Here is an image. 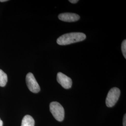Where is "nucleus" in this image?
<instances>
[{
  "mask_svg": "<svg viewBox=\"0 0 126 126\" xmlns=\"http://www.w3.org/2000/svg\"><path fill=\"white\" fill-rule=\"evenodd\" d=\"M126 114L124 116L123 121V126H126Z\"/></svg>",
  "mask_w": 126,
  "mask_h": 126,
  "instance_id": "obj_10",
  "label": "nucleus"
},
{
  "mask_svg": "<svg viewBox=\"0 0 126 126\" xmlns=\"http://www.w3.org/2000/svg\"><path fill=\"white\" fill-rule=\"evenodd\" d=\"M0 126H3V122L0 119Z\"/></svg>",
  "mask_w": 126,
  "mask_h": 126,
  "instance_id": "obj_12",
  "label": "nucleus"
},
{
  "mask_svg": "<svg viewBox=\"0 0 126 126\" xmlns=\"http://www.w3.org/2000/svg\"><path fill=\"white\" fill-rule=\"evenodd\" d=\"M8 0H0V2H5V1H7Z\"/></svg>",
  "mask_w": 126,
  "mask_h": 126,
  "instance_id": "obj_13",
  "label": "nucleus"
},
{
  "mask_svg": "<svg viewBox=\"0 0 126 126\" xmlns=\"http://www.w3.org/2000/svg\"><path fill=\"white\" fill-rule=\"evenodd\" d=\"M122 52L124 57L125 59H126V40H124L123 41L122 44Z\"/></svg>",
  "mask_w": 126,
  "mask_h": 126,
  "instance_id": "obj_9",
  "label": "nucleus"
},
{
  "mask_svg": "<svg viewBox=\"0 0 126 126\" xmlns=\"http://www.w3.org/2000/svg\"><path fill=\"white\" fill-rule=\"evenodd\" d=\"M57 80L59 84L64 89H68L72 86V79L62 72L58 73Z\"/></svg>",
  "mask_w": 126,
  "mask_h": 126,
  "instance_id": "obj_5",
  "label": "nucleus"
},
{
  "mask_svg": "<svg viewBox=\"0 0 126 126\" xmlns=\"http://www.w3.org/2000/svg\"><path fill=\"white\" fill-rule=\"evenodd\" d=\"M26 82L27 86L31 92L35 94L40 92V86L37 82L34 75L31 72L27 74L26 77Z\"/></svg>",
  "mask_w": 126,
  "mask_h": 126,
  "instance_id": "obj_4",
  "label": "nucleus"
},
{
  "mask_svg": "<svg viewBox=\"0 0 126 126\" xmlns=\"http://www.w3.org/2000/svg\"><path fill=\"white\" fill-rule=\"evenodd\" d=\"M59 18L61 21L66 22H74L80 19L79 15L75 13H64L59 14Z\"/></svg>",
  "mask_w": 126,
  "mask_h": 126,
  "instance_id": "obj_6",
  "label": "nucleus"
},
{
  "mask_svg": "<svg viewBox=\"0 0 126 126\" xmlns=\"http://www.w3.org/2000/svg\"><path fill=\"white\" fill-rule=\"evenodd\" d=\"M121 94L120 90L117 87H113L108 92L106 99V104L108 107L112 108L117 103Z\"/></svg>",
  "mask_w": 126,
  "mask_h": 126,
  "instance_id": "obj_3",
  "label": "nucleus"
},
{
  "mask_svg": "<svg viewBox=\"0 0 126 126\" xmlns=\"http://www.w3.org/2000/svg\"><path fill=\"white\" fill-rule=\"evenodd\" d=\"M69 1L72 3H76L79 1V0H69Z\"/></svg>",
  "mask_w": 126,
  "mask_h": 126,
  "instance_id": "obj_11",
  "label": "nucleus"
},
{
  "mask_svg": "<svg viewBox=\"0 0 126 126\" xmlns=\"http://www.w3.org/2000/svg\"><path fill=\"white\" fill-rule=\"evenodd\" d=\"M50 110L54 118L59 122H62L64 117V110L60 104L54 101L50 105Z\"/></svg>",
  "mask_w": 126,
  "mask_h": 126,
  "instance_id": "obj_2",
  "label": "nucleus"
},
{
  "mask_svg": "<svg viewBox=\"0 0 126 126\" xmlns=\"http://www.w3.org/2000/svg\"><path fill=\"white\" fill-rule=\"evenodd\" d=\"M86 35L81 32H72L63 34L57 39V44L60 45H70L84 40Z\"/></svg>",
  "mask_w": 126,
  "mask_h": 126,
  "instance_id": "obj_1",
  "label": "nucleus"
},
{
  "mask_svg": "<svg viewBox=\"0 0 126 126\" xmlns=\"http://www.w3.org/2000/svg\"><path fill=\"white\" fill-rule=\"evenodd\" d=\"M8 81V76L2 70L0 69V86L4 87Z\"/></svg>",
  "mask_w": 126,
  "mask_h": 126,
  "instance_id": "obj_8",
  "label": "nucleus"
},
{
  "mask_svg": "<svg viewBox=\"0 0 126 126\" xmlns=\"http://www.w3.org/2000/svg\"><path fill=\"white\" fill-rule=\"evenodd\" d=\"M35 121L33 117L29 115H26L23 117L21 126H34Z\"/></svg>",
  "mask_w": 126,
  "mask_h": 126,
  "instance_id": "obj_7",
  "label": "nucleus"
}]
</instances>
